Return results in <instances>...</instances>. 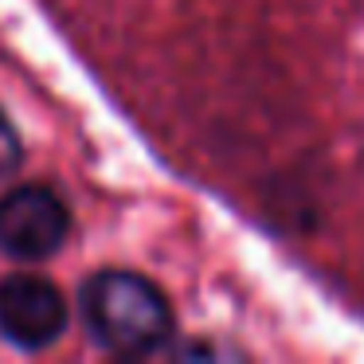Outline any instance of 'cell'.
I'll list each match as a JSON object with an SVG mask.
<instances>
[{"label":"cell","mask_w":364,"mask_h":364,"mask_svg":"<svg viewBox=\"0 0 364 364\" xmlns=\"http://www.w3.org/2000/svg\"><path fill=\"white\" fill-rule=\"evenodd\" d=\"M90 341L114 356H149L173 341V309L161 286L134 270H98L79 294Z\"/></svg>","instance_id":"1"},{"label":"cell","mask_w":364,"mask_h":364,"mask_svg":"<svg viewBox=\"0 0 364 364\" xmlns=\"http://www.w3.org/2000/svg\"><path fill=\"white\" fill-rule=\"evenodd\" d=\"M71 212L43 184H20L0 196V251L16 262H43L67 243Z\"/></svg>","instance_id":"2"},{"label":"cell","mask_w":364,"mask_h":364,"mask_svg":"<svg viewBox=\"0 0 364 364\" xmlns=\"http://www.w3.org/2000/svg\"><path fill=\"white\" fill-rule=\"evenodd\" d=\"M67 329V301L55 282L40 274L0 278V337L24 353L55 345Z\"/></svg>","instance_id":"3"},{"label":"cell","mask_w":364,"mask_h":364,"mask_svg":"<svg viewBox=\"0 0 364 364\" xmlns=\"http://www.w3.org/2000/svg\"><path fill=\"white\" fill-rule=\"evenodd\" d=\"M20 161H24V145H20V134H16V126L9 122V114L0 110V181L16 173Z\"/></svg>","instance_id":"4"}]
</instances>
